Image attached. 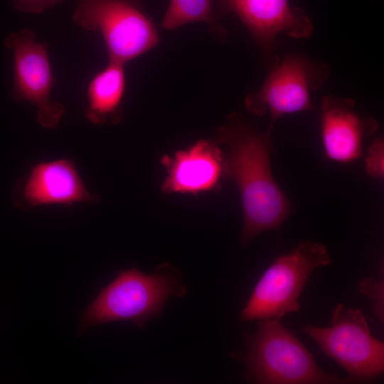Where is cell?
<instances>
[{
    "mask_svg": "<svg viewBox=\"0 0 384 384\" xmlns=\"http://www.w3.org/2000/svg\"><path fill=\"white\" fill-rule=\"evenodd\" d=\"M73 21L87 31L101 33L109 61L124 65L159 42L140 0H77Z\"/></svg>",
    "mask_w": 384,
    "mask_h": 384,
    "instance_id": "5",
    "label": "cell"
},
{
    "mask_svg": "<svg viewBox=\"0 0 384 384\" xmlns=\"http://www.w3.org/2000/svg\"><path fill=\"white\" fill-rule=\"evenodd\" d=\"M383 141L380 137L368 149L365 168L366 173L372 177L380 178L383 176Z\"/></svg>",
    "mask_w": 384,
    "mask_h": 384,
    "instance_id": "16",
    "label": "cell"
},
{
    "mask_svg": "<svg viewBox=\"0 0 384 384\" xmlns=\"http://www.w3.org/2000/svg\"><path fill=\"white\" fill-rule=\"evenodd\" d=\"M186 287L169 270L146 274L136 268L122 271L85 311L80 330L105 323L130 321L143 328L161 312L171 297H183Z\"/></svg>",
    "mask_w": 384,
    "mask_h": 384,
    "instance_id": "2",
    "label": "cell"
},
{
    "mask_svg": "<svg viewBox=\"0 0 384 384\" xmlns=\"http://www.w3.org/2000/svg\"><path fill=\"white\" fill-rule=\"evenodd\" d=\"M124 64L109 61L96 73L87 87V105L85 117L93 124H102L108 119L113 123L122 118L120 105L125 90Z\"/></svg>",
    "mask_w": 384,
    "mask_h": 384,
    "instance_id": "13",
    "label": "cell"
},
{
    "mask_svg": "<svg viewBox=\"0 0 384 384\" xmlns=\"http://www.w3.org/2000/svg\"><path fill=\"white\" fill-rule=\"evenodd\" d=\"M28 28L9 34L4 45L14 53L13 98L26 101L37 108V121L46 129H56L65 110L60 102L50 100L56 83L46 41L36 42Z\"/></svg>",
    "mask_w": 384,
    "mask_h": 384,
    "instance_id": "8",
    "label": "cell"
},
{
    "mask_svg": "<svg viewBox=\"0 0 384 384\" xmlns=\"http://www.w3.org/2000/svg\"><path fill=\"white\" fill-rule=\"evenodd\" d=\"M302 328L348 373L351 382L369 380L383 373L384 343L372 336L360 309L338 304L332 311L331 326L304 324Z\"/></svg>",
    "mask_w": 384,
    "mask_h": 384,
    "instance_id": "6",
    "label": "cell"
},
{
    "mask_svg": "<svg viewBox=\"0 0 384 384\" xmlns=\"http://www.w3.org/2000/svg\"><path fill=\"white\" fill-rule=\"evenodd\" d=\"M224 157L214 142L201 139L174 156L165 155L161 163L167 176L164 193H198L214 188L223 177Z\"/></svg>",
    "mask_w": 384,
    "mask_h": 384,
    "instance_id": "12",
    "label": "cell"
},
{
    "mask_svg": "<svg viewBox=\"0 0 384 384\" xmlns=\"http://www.w3.org/2000/svg\"><path fill=\"white\" fill-rule=\"evenodd\" d=\"M359 292L370 297L374 302L375 314L380 323L384 318V283L383 280L377 282L371 277L363 279L358 284Z\"/></svg>",
    "mask_w": 384,
    "mask_h": 384,
    "instance_id": "15",
    "label": "cell"
},
{
    "mask_svg": "<svg viewBox=\"0 0 384 384\" xmlns=\"http://www.w3.org/2000/svg\"><path fill=\"white\" fill-rule=\"evenodd\" d=\"M272 129L260 132L241 114L233 113L216 135L217 141L228 148L223 178L233 180L240 193L244 245L263 232L279 228L292 210L272 173Z\"/></svg>",
    "mask_w": 384,
    "mask_h": 384,
    "instance_id": "1",
    "label": "cell"
},
{
    "mask_svg": "<svg viewBox=\"0 0 384 384\" xmlns=\"http://www.w3.org/2000/svg\"><path fill=\"white\" fill-rule=\"evenodd\" d=\"M271 69L261 88L246 97L245 105L257 116L269 111L272 124L284 114L313 110L311 95L331 73L328 64L292 53Z\"/></svg>",
    "mask_w": 384,
    "mask_h": 384,
    "instance_id": "7",
    "label": "cell"
},
{
    "mask_svg": "<svg viewBox=\"0 0 384 384\" xmlns=\"http://www.w3.org/2000/svg\"><path fill=\"white\" fill-rule=\"evenodd\" d=\"M248 380L266 384L343 383L335 373L328 374L312 354L279 319L261 320L247 340L243 358Z\"/></svg>",
    "mask_w": 384,
    "mask_h": 384,
    "instance_id": "3",
    "label": "cell"
},
{
    "mask_svg": "<svg viewBox=\"0 0 384 384\" xmlns=\"http://www.w3.org/2000/svg\"><path fill=\"white\" fill-rule=\"evenodd\" d=\"M331 262L326 247L302 241L292 251L276 257L257 281L239 319H279L298 311L299 298L313 271Z\"/></svg>",
    "mask_w": 384,
    "mask_h": 384,
    "instance_id": "4",
    "label": "cell"
},
{
    "mask_svg": "<svg viewBox=\"0 0 384 384\" xmlns=\"http://www.w3.org/2000/svg\"><path fill=\"white\" fill-rule=\"evenodd\" d=\"M15 9L23 13L40 14L44 13L63 0H11Z\"/></svg>",
    "mask_w": 384,
    "mask_h": 384,
    "instance_id": "17",
    "label": "cell"
},
{
    "mask_svg": "<svg viewBox=\"0 0 384 384\" xmlns=\"http://www.w3.org/2000/svg\"><path fill=\"white\" fill-rule=\"evenodd\" d=\"M321 137L326 156L348 163L363 154L362 139L378 130L376 121L355 110L352 99L326 95L321 105Z\"/></svg>",
    "mask_w": 384,
    "mask_h": 384,
    "instance_id": "11",
    "label": "cell"
},
{
    "mask_svg": "<svg viewBox=\"0 0 384 384\" xmlns=\"http://www.w3.org/2000/svg\"><path fill=\"white\" fill-rule=\"evenodd\" d=\"M198 21L208 23L214 33L222 39L225 38V30L215 18L212 0H170L163 18L162 27L171 30L186 23Z\"/></svg>",
    "mask_w": 384,
    "mask_h": 384,
    "instance_id": "14",
    "label": "cell"
},
{
    "mask_svg": "<svg viewBox=\"0 0 384 384\" xmlns=\"http://www.w3.org/2000/svg\"><path fill=\"white\" fill-rule=\"evenodd\" d=\"M224 12L235 13L261 47L270 68L279 62L277 37L284 33L296 39L307 38L314 24L305 11L288 0H219Z\"/></svg>",
    "mask_w": 384,
    "mask_h": 384,
    "instance_id": "9",
    "label": "cell"
},
{
    "mask_svg": "<svg viewBox=\"0 0 384 384\" xmlns=\"http://www.w3.org/2000/svg\"><path fill=\"white\" fill-rule=\"evenodd\" d=\"M13 198L18 207L27 209L95 203L99 196L86 188L73 161L60 159L35 165L26 180L16 186Z\"/></svg>",
    "mask_w": 384,
    "mask_h": 384,
    "instance_id": "10",
    "label": "cell"
}]
</instances>
